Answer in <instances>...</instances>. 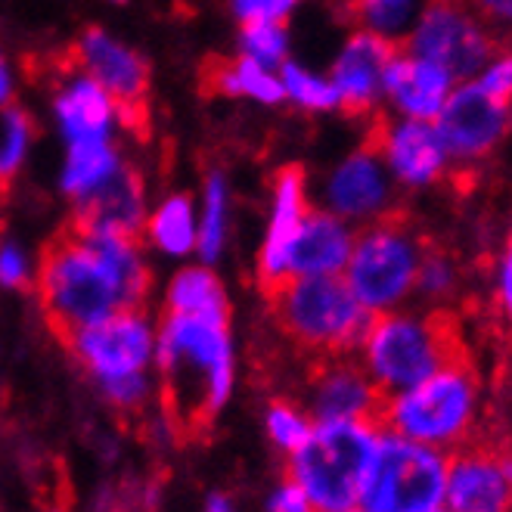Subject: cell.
<instances>
[{
	"label": "cell",
	"instance_id": "9",
	"mask_svg": "<svg viewBox=\"0 0 512 512\" xmlns=\"http://www.w3.org/2000/svg\"><path fill=\"white\" fill-rule=\"evenodd\" d=\"M63 342L78 364L94 376V382L128 373H149L156 360V326L149 323L143 308L115 311L78 329Z\"/></svg>",
	"mask_w": 512,
	"mask_h": 512
},
{
	"label": "cell",
	"instance_id": "41",
	"mask_svg": "<svg viewBox=\"0 0 512 512\" xmlns=\"http://www.w3.org/2000/svg\"><path fill=\"white\" fill-rule=\"evenodd\" d=\"M10 103H13V72L7 56L0 53V109H7Z\"/></svg>",
	"mask_w": 512,
	"mask_h": 512
},
{
	"label": "cell",
	"instance_id": "38",
	"mask_svg": "<svg viewBox=\"0 0 512 512\" xmlns=\"http://www.w3.org/2000/svg\"><path fill=\"white\" fill-rule=\"evenodd\" d=\"M0 283L7 289H22L28 286V261L19 246L4 243L0 246Z\"/></svg>",
	"mask_w": 512,
	"mask_h": 512
},
{
	"label": "cell",
	"instance_id": "5",
	"mask_svg": "<svg viewBox=\"0 0 512 512\" xmlns=\"http://www.w3.org/2000/svg\"><path fill=\"white\" fill-rule=\"evenodd\" d=\"M264 295L283 336L314 360L354 354L373 320L342 274L286 277Z\"/></svg>",
	"mask_w": 512,
	"mask_h": 512
},
{
	"label": "cell",
	"instance_id": "42",
	"mask_svg": "<svg viewBox=\"0 0 512 512\" xmlns=\"http://www.w3.org/2000/svg\"><path fill=\"white\" fill-rule=\"evenodd\" d=\"M202 512H236V503H233L227 494L215 491V494H208V497H205V506H202Z\"/></svg>",
	"mask_w": 512,
	"mask_h": 512
},
{
	"label": "cell",
	"instance_id": "2",
	"mask_svg": "<svg viewBox=\"0 0 512 512\" xmlns=\"http://www.w3.org/2000/svg\"><path fill=\"white\" fill-rule=\"evenodd\" d=\"M162 410L180 438H199L233 395L230 320L168 314L156 329Z\"/></svg>",
	"mask_w": 512,
	"mask_h": 512
},
{
	"label": "cell",
	"instance_id": "44",
	"mask_svg": "<svg viewBox=\"0 0 512 512\" xmlns=\"http://www.w3.org/2000/svg\"><path fill=\"white\" fill-rule=\"evenodd\" d=\"M50 512H66V509H50Z\"/></svg>",
	"mask_w": 512,
	"mask_h": 512
},
{
	"label": "cell",
	"instance_id": "37",
	"mask_svg": "<svg viewBox=\"0 0 512 512\" xmlns=\"http://www.w3.org/2000/svg\"><path fill=\"white\" fill-rule=\"evenodd\" d=\"M478 84L494 103L509 106V100H512V56L497 59V63L485 72V78H481Z\"/></svg>",
	"mask_w": 512,
	"mask_h": 512
},
{
	"label": "cell",
	"instance_id": "13",
	"mask_svg": "<svg viewBox=\"0 0 512 512\" xmlns=\"http://www.w3.org/2000/svg\"><path fill=\"white\" fill-rule=\"evenodd\" d=\"M308 388V413L314 419H376L379 423L385 395L367 376V370L357 360H351V354L314 360Z\"/></svg>",
	"mask_w": 512,
	"mask_h": 512
},
{
	"label": "cell",
	"instance_id": "40",
	"mask_svg": "<svg viewBox=\"0 0 512 512\" xmlns=\"http://www.w3.org/2000/svg\"><path fill=\"white\" fill-rule=\"evenodd\" d=\"M500 298H503V308H506V317L512 323V239H509V255H506V264H503V280H500Z\"/></svg>",
	"mask_w": 512,
	"mask_h": 512
},
{
	"label": "cell",
	"instance_id": "33",
	"mask_svg": "<svg viewBox=\"0 0 512 512\" xmlns=\"http://www.w3.org/2000/svg\"><path fill=\"white\" fill-rule=\"evenodd\" d=\"M97 391L112 410L137 413L149 404V398H153V379H149V373H128V376L97 382Z\"/></svg>",
	"mask_w": 512,
	"mask_h": 512
},
{
	"label": "cell",
	"instance_id": "14",
	"mask_svg": "<svg viewBox=\"0 0 512 512\" xmlns=\"http://www.w3.org/2000/svg\"><path fill=\"white\" fill-rule=\"evenodd\" d=\"M435 122L447 153L485 156L509 128V106L494 103L481 84H463L444 100Z\"/></svg>",
	"mask_w": 512,
	"mask_h": 512
},
{
	"label": "cell",
	"instance_id": "22",
	"mask_svg": "<svg viewBox=\"0 0 512 512\" xmlns=\"http://www.w3.org/2000/svg\"><path fill=\"white\" fill-rule=\"evenodd\" d=\"M115 115L118 109L112 97L90 75H78L66 81L56 94V118L69 143L109 140Z\"/></svg>",
	"mask_w": 512,
	"mask_h": 512
},
{
	"label": "cell",
	"instance_id": "35",
	"mask_svg": "<svg viewBox=\"0 0 512 512\" xmlns=\"http://www.w3.org/2000/svg\"><path fill=\"white\" fill-rule=\"evenodd\" d=\"M450 280H454V270H450L444 255H438L435 249L423 252L419 274H416V289L426 292V295H444L450 289Z\"/></svg>",
	"mask_w": 512,
	"mask_h": 512
},
{
	"label": "cell",
	"instance_id": "27",
	"mask_svg": "<svg viewBox=\"0 0 512 512\" xmlns=\"http://www.w3.org/2000/svg\"><path fill=\"white\" fill-rule=\"evenodd\" d=\"M227 239V180L224 174H212L205 184L202 221L196 224V249L205 261H215L224 252Z\"/></svg>",
	"mask_w": 512,
	"mask_h": 512
},
{
	"label": "cell",
	"instance_id": "12",
	"mask_svg": "<svg viewBox=\"0 0 512 512\" xmlns=\"http://www.w3.org/2000/svg\"><path fill=\"white\" fill-rule=\"evenodd\" d=\"M444 506L450 512H509L512 457L488 444H463L450 450Z\"/></svg>",
	"mask_w": 512,
	"mask_h": 512
},
{
	"label": "cell",
	"instance_id": "4",
	"mask_svg": "<svg viewBox=\"0 0 512 512\" xmlns=\"http://www.w3.org/2000/svg\"><path fill=\"white\" fill-rule=\"evenodd\" d=\"M376 419H314V429L286 457V475L298 481L317 512H351L360 503L379 450Z\"/></svg>",
	"mask_w": 512,
	"mask_h": 512
},
{
	"label": "cell",
	"instance_id": "39",
	"mask_svg": "<svg viewBox=\"0 0 512 512\" xmlns=\"http://www.w3.org/2000/svg\"><path fill=\"white\" fill-rule=\"evenodd\" d=\"M478 10L491 16V19H500V22H512V0H475Z\"/></svg>",
	"mask_w": 512,
	"mask_h": 512
},
{
	"label": "cell",
	"instance_id": "7",
	"mask_svg": "<svg viewBox=\"0 0 512 512\" xmlns=\"http://www.w3.org/2000/svg\"><path fill=\"white\" fill-rule=\"evenodd\" d=\"M423 246L413 236L404 208H388L354 239L345 264V283L370 314L391 311L416 286Z\"/></svg>",
	"mask_w": 512,
	"mask_h": 512
},
{
	"label": "cell",
	"instance_id": "17",
	"mask_svg": "<svg viewBox=\"0 0 512 512\" xmlns=\"http://www.w3.org/2000/svg\"><path fill=\"white\" fill-rule=\"evenodd\" d=\"M326 202L333 215L351 221H373L391 205V180L385 174V159L379 149L364 143L351 153L326 180Z\"/></svg>",
	"mask_w": 512,
	"mask_h": 512
},
{
	"label": "cell",
	"instance_id": "32",
	"mask_svg": "<svg viewBox=\"0 0 512 512\" xmlns=\"http://www.w3.org/2000/svg\"><path fill=\"white\" fill-rule=\"evenodd\" d=\"M239 44H243V56L255 59V63L274 69L286 59V28L283 22H249L243 25V35H239Z\"/></svg>",
	"mask_w": 512,
	"mask_h": 512
},
{
	"label": "cell",
	"instance_id": "21",
	"mask_svg": "<svg viewBox=\"0 0 512 512\" xmlns=\"http://www.w3.org/2000/svg\"><path fill=\"white\" fill-rule=\"evenodd\" d=\"M354 249L351 227L333 212H311L289 246V277L342 274Z\"/></svg>",
	"mask_w": 512,
	"mask_h": 512
},
{
	"label": "cell",
	"instance_id": "16",
	"mask_svg": "<svg viewBox=\"0 0 512 512\" xmlns=\"http://www.w3.org/2000/svg\"><path fill=\"white\" fill-rule=\"evenodd\" d=\"M370 146L379 149V156L385 159V165L395 171V177H401L404 184H432L438 180L441 168H444V140L438 134L435 125L429 122H401V125H391L385 118H376L367 131Z\"/></svg>",
	"mask_w": 512,
	"mask_h": 512
},
{
	"label": "cell",
	"instance_id": "28",
	"mask_svg": "<svg viewBox=\"0 0 512 512\" xmlns=\"http://www.w3.org/2000/svg\"><path fill=\"white\" fill-rule=\"evenodd\" d=\"M35 125L32 115L19 106L4 109V125H0V196H4L28 156V146H32Z\"/></svg>",
	"mask_w": 512,
	"mask_h": 512
},
{
	"label": "cell",
	"instance_id": "24",
	"mask_svg": "<svg viewBox=\"0 0 512 512\" xmlns=\"http://www.w3.org/2000/svg\"><path fill=\"white\" fill-rule=\"evenodd\" d=\"M165 308H168V314H196V317L230 320L227 292L208 267H184L180 270L168 286Z\"/></svg>",
	"mask_w": 512,
	"mask_h": 512
},
{
	"label": "cell",
	"instance_id": "19",
	"mask_svg": "<svg viewBox=\"0 0 512 512\" xmlns=\"http://www.w3.org/2000/svg\"><path fill=\"white\" fill-rule=\"evenodd\" d=\"M146 221V187L134 168H118L103 187L75 202L72 227L81 233L140 236Z\"/></svg>",
	"mask_w": 512,
	"mask_h": 512
},
{
	"label": "cell",
	"instance_id": "8",
	"mask_svg": "<svg viewBox=\"0 0 512 512\" xmlns=\"http://www.w3.org/2000/svg\"><path fill=\"white\" fill-rule=\"evenodd\" d=\"M447 450L401 438L382 429L379 450L367 485L360 491V512H426L444 503Z\"/></svg>",
	"mask_w": 512,
	"mask_h": 512
},
{
	"label": "cell",
	"instance_id": "10",
	"mask_svg": "<svg viewBox=\"0 0 512 512\" xmlns=\"http://www.w3.org/2000/svg\"><path fill=\"white\" fill-rule=\"evenodd\" d=\"M72 66L94 78L106 94L112 97L118 118L137 131L146 134L149 122V66L140 53L115 41L103 28H87V32L72 47Z\"/></svg>",
	"mask_w": 512,
	"mask_h": 512
},
{
	"label": "cell",
	"instance_id": "30",
	"mask_svg": "<svg viewBox=\"0 0 512 512\" xmlns=\"http://www.w3.org/2000/svg\"><path fill=\"white\" fill-rule=\"evenodd\" d=\"M283 90L292 103H298L301 109H314V112H323V109H336L339 106V94L333 81H326L314 72H308L305 66H295V63H286L283 66Z\"/></svg>",
	"mask_w": 512,
	"mask_h": 512
},
{
	"label": "cell",
	"instance_id": "43",
	"mask_svg": "<svg viewBox=\"0 0 512 512\" xmlns=\"http://www.w3.org/2000/svg\"><path fill=\"white\" fill-rule=\"evenodd\" d=\"M426 512H450V509H447V506L441 503V506H432V509H426Z\"/></svg>",
	"mask_w": 512,
	"mask_h": 512
},
{
	"label": "cell",
	"instance_id": "18",
	"mask_svg": "<svg viewBox=\"0 0 512 512\" xmlns=\"http://www.w3.org/2000/svg\"><path fill=\"white\" fill-rule=\"evenodd\" d=\"M308 215V187L305 168L286 165L274 180V212H270L267 239L258 255V283L261 292H270L289 277V246Z\"/></svg>",
	"mask_w": 512,
	"mask_h": 512
},
{
	"label": "cell",
	"instance_id": "11",
	"mask_svg": "<svg viewBox=\"0 0 512 512\" xmlns=\"http://www.w3.org/2000/svg\"><path fill=\"white\" fill-rule=\"evenodd\" d=\"M410 50L419 59L438 63L454 78L478 72L494 53L491 38L469 13L466 0H429L416 22Z\"/></svg>",
	"mask_w": 512,
	"mask_h": 512
},
{
	"label": "cell",
	"instance_id": "26",
	"mask_svg": "<svg viewBox=\"0 0 512 512\" xmlns=\"http://www.w3.org/2000/svg\"><path fill=\"white\" fill-rule=\"evenodd\" d=\"M149 239L168 255H187L196 249V215L187 196H168L146 221Z\"/></svg>",
	"mask_w": 512,
	"mask_h": 512
},
{
	"label": "cell",
	"instance_id": "6",
	"mask_svg": "<svg viewBox=\"0 0 512 512\" xmlns=\"http://www.w3.org/2000/svg\"><path fill=\"white\" fill-rule=\"evenodd\" d=\"M478 419V376L472 360L447 364L404 391L388 395L379 426L401 438L438 450H457L469 441Z\"/></svg>",
	"mask_w": 512,
	"mask_h": 512
},
{
	"label": "cell",
	"instance_id": "20",
	"mask_svg": "<svg viewBox=\"0 0 512 512\" xmlns=\"http://www.w3.org/2000/svg\"><path fill=\"white\" fill-rule=\"evenodd\" d=\"M450 84H454V75L447 69L407 53H398L382 72V90L416 122H435L444 100L450 97Z\"/></svg>",
	"mask_w": 512,
	"mask_h": 512
},
{
	"label": "cell",
	"instance_id": "36",
	"mask_svg": "<svg viewBox=\"0 0 512 512\" xmlns=\"http://www.w3.org/2000/svg\"><path fill=\"white\" fill-rule=\"evenodd\" d=\"M267 512H317L311 497L305 494V488L292 481L289 475L280 481V485L270 491L267 497Z\"/></svg>",
	"mask_w": 512,
	"mask_h": 512
},
{
	"label": "cell",
	"instance_id": "45",
	"mask_svg": "<svg viewBox=\"0 0 512 512\" xmlns=\"http://www.w3.org/2000/svg\"><path fill=\"white\" fill-rule=\"evenodd\" d=\"M351 512H360V509H351Z\"/></svg>",
	"mask_w": 512,
	"mask_h": 512
},
{
	"label": "cell",
	"instance_id": "15",
	"mask_svg": "<svg viewBox=\"0 0 512 512\" xmlns=\"http://www.w3.org/2000/svg\"><path fill=\"white\" fill-rule=\"evenodd\" d=\"M401 53V44L376 32H357L342 47L333 66V87L339 94V106L348 118L370 115L376 94L382 87V72Z\"/></svg>",
	"mask_w": 512,
	"mask_h": 512
},
{
	"label": "cell",
	"instance_id": "3",
	"mask_svg": "<svg viewBox=\"0 0 512 512\" xmlns=\"http://www.w3.org/2000/svg\"><path fill=\"white\" fill-rule=\"evenodd\" d=\"M357 351L360 367L385 398L423 382L447 364L469 360L460 320L450 311H432L426 317L395 311L373 314Z\"/></svg>",
	"mask_w": 512,
	"mask_h": 512
},
{
	"label": "cell",
	"instance_id": "31",
	"mask_svg": "<svg viewBox=\"0 0 512 512\" xmlns=\"http://www.w3.org/2000/svg\"><path fill=\"white\" fill-rule=\"evenodd\" d=\"M416 10V0H354L351 13L354 19L376 35H395L410 22Z\"/></svg>",
	"mask_w": 512,
	"mask_h": 512
},
{
	"label": "cell",
	"instance_id": "23",
	"mask_svg": "<svg viewBox=\"0 0 512 512\" xmlns=\"http://www.w3.org/2000/svg\"><path fill=\"white\" fill-rule=\"evenodd\" d=\"M202 84L212 94H224V97H249L258 103H283L286 90L280 75H274V69H267L249 56L239 59H212V63L202 66Z\"/></svg>",
	"mask_w": 512,
	"mask_h": 512
},
{
	"label": "cell",
	"instance_id": "1",
	"mask_svg": "<svg viewBox=\"0 0 512 512\" xmlns=\"http://www.w3.org/2000/svg\"><path fill=\"white\" fill-rule=\"evenodd\" d=\"M149 267L137 236L59 230L41 252L38 298L50 329L69 339L115 311L143 308Z\"/></svg>",
	"mask_w": 512,
	"mask_h": 512
},
{
	"label": "cell",
	"instance_id": "25",
	"mask_svg": "<svg viewBox=\"0 0 512 512\" xmlns=\"http://www.w3.org/2000/svg\"><path fill=\"white\" fill-rule=\"evenodd\" d=\"M118 168H122V159H118V153L109 146V140L69 143V156H66V168H63V190H66V196H72L78 202L87 193L103 187Z\"/></svg>",
	"mask_w": 512,
	"mask_h": 512
},
{
	"label": "cell",
	"instance_id": "34",
	"mask_svg": "<svg viewBox=\"0 0 512 512\" xmlns=\"http://www.w3.org/2000/svg\"><path fill=\"white\" fill-rule=\"evenodd\" d=\"M295 7H298V0H233V13L243 25H249V22H286Z\"/></svg>",
	"mask_w": 512,
	"mask_h": 512
},
{
	"label": "cell",
	"instance_id": "29",
	"mask_svg": "<svg viewBox=\"0 0 512 512\" xmlns=\"http://www.w3.org/2000/svg\"><path fill=\"white\" fill-rule=\"evenodd\" d=\"M264 429H267L270 444H274L283 457H289L292 450H298L311 435L314 416L292 401H270L264 410Z\"/></svg>",
	"mask_w": 512,
	"mask_h": 512
}]
</instances>
